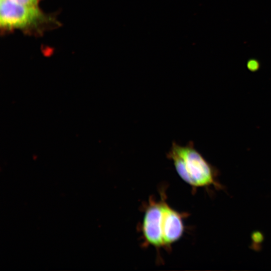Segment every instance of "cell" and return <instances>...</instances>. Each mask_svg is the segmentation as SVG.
<instances>
[{"label": "cell", "instance_id": "6da1fadb", "mask_svg": "<svg viewBox=\"0 0 271 271\" xmlns=\"http://www.w3.org/2000/svg\"><path fill=\"white\" fill-rule=\"evenodd\" d=\"M167 157L172 161L179 177L193 188L223 189L218 179L217 169L195 148L193 142L182 146L173 142Z\"/></svg>", "mask_w": 271, "mask_h": 271}, {"label": "cell", "instance_id": "7a4b0ae2", "mask_svg": "<svg viewBox=\"0 0 271 271\" xmlns=\"http://www.w3.org/2000/svg\"><path fill=\"white\" fill-rule=\"evenodd\" d=\"M44 19L37 7L26 6L10 0H1L0 22L5 29L26 28L35 26Z\"/></svg>", "mask_w": 271, "mask_h": 271}, {"label": "cell", "instance_id": "3957f363", "mask_svg": "<svg viewBox=\"0 0 271 271\" xmlns=\"http://www.w3.org/2000/svg\"><path fill=\"white\" fill-rule=\"evenodd\" d=\"M159 200L150 198L145 206L144 215L141 224V231L144 244L151 245L159 250L164 248L161 222L165 194L162 193Z\"/></svg>", "mask_w": 271, "mask_h": 271}, {"label": "cell", "instance_id": "277c9868", "mask_svg": "<svg viewBox=\"0 0 271 271\" xmlns=\"http://www.w3.org/2000/svg\"><path fill=\"white\" fill-rule=\"evenodd\" d=\"M259 63L254 59H251L248 61L247 67L249 70L254 72L257 71L259 68Z\"/></svg>", "mask_w": 271, "mask_h": 271}, {"label": "cell", "instance_id": "5b68a950", "mask_svg": "<svg viewBox=\"0 0 271 271\" xmlns=\"http://www.w3.org/2000/svg\"><path fill=\"white\" fill-rule=\"evenodd\" d=\"M14 3L19 4L20 5L30 6V7H37L38 0H10Z\"/></svg>", "mask_w": 271, "mask_h": 271}]
</instances>
